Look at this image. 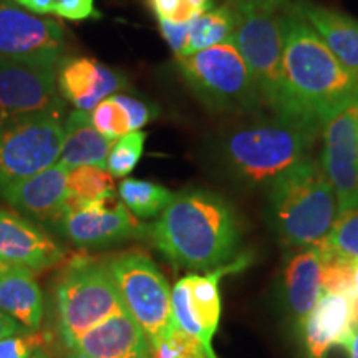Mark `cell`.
Listing matches in <instances>:
<instances>
[{"label": "cell", "instance_id": "17", "mask_svg": "<svg viewBox=\"0 0 358 358\" xmlns=\"http://www.w3.org/2000/svg\"><path fill=\"white\" fill-rule=\"evenodd\" d=\"M301 329L307 358H327L330 348L345 347L358 329V310L345 295L324 292Z\"/></svg>", "mask_w": 358, "mask_h": 358}, {"label": "cell", "instance_id": "16", "mask_svg": "<svg viewBox=\"0 0 358 358\" xmlns=\"http://www.w3.org/2000/svg\"><path fill=\"white\" fill-rule=\"evenodd\" d=\"M127 87L123 71L98 64L95 58L66 57L57 70L58 93L77 110L92 111L98 103Z\"/></svg>", "mask_w": 358, "mask_h": 358}, {"label": "cell", "instance_id": "14", "mask_svg": "<svg viewBox=\"0 0 358 358\" xmlns=\"http://www.w3.org/2000/svg\"><path fill=\"white\" fill-rule=\"evenodd\" d=\"M138 224L123 203L115 196L66 208L58 219V231L70 243L82 248H100L122 243L131 237Z\"/></svg>", "mask_w": 358, "mask_h": 358}, {"label": "cell", "instance_id": "26", "mask_svg": "<svg viewBox=\"0 0 358 358\" xmlns=\"http://www.w3.org/2000/svg\"><path fill=\"white\" fill-rule=\"evenodd\" d=\"M69 206L92 203V201L115 196L113 176L105 168L78 166L69 173Z\"/></svg>", "mask_w": 358, "mask_h": 358}, {"label": "cell", "instance_id": "36", "mask_svg": "<svg viewBox=\"0 0 358 358\" xmlns=\"http://www.w3.org/2000/svg\"><path fill=\"white\" fill-rule=\"evenodd\" d=\"M290 0H227L232 7L254 8V10H275L280 12L287 7Z\"/></svg>", "mask_w": 358, "mask_h": 358}, {"label": "cell", "instance_id": "37", "mask_svg": "<svg viewBox=\"0 0 358 358\" xmlns=\"http://www.w3.org/2000/svg\"><path fill=\"white\" fill-rule=\"evenodd\" d=\"M24 7L25 10L35 13V15H47V13H53L57 0H13Z\"/></svg>", "mask_w": 358, "mask_h": 358}, {"label": "cell", "instance_id": "28", "mask_svg": "<svg viewBox=\"0 0 358 358\" xmlns=\"http://www.w3.org/2000/svg\"><path fill=\"white\" fill-rule=\"evenodd\" d=\"M146 134L141 131H131L118 138L111 145V150L106 159V169L111 176L124 178L136 168L145 150Z\"/></svg>", "mask_w": 358, "mask_h": 358}, {"label": "cell", "instance_id": "15", "mask_svg": "<svg viewBox=\"0 0 358 358\" xmlns=\"http://www.w3.org/2000/svg\"><path fill=\"white\" fill-rule=\"evenodd\" d=\"M64 259V248L29 219L0 209V266L42 272Z\"/></svg>", "mask_w": 358, "mask_h": 358}, {"label": "cell", "instance_id": "21", "mask_svg": "<svg viewBox=\"0 0 358 358\" xmlns=\"http://www.w3.org/2000/svg\"><path fill=\"white\" fill-rule=\"evenodd\" d=\"M284 289L290 313L299 327L319 302L322 289V250L319 245L297 248L284 268Z\"/></svg>", "mask_w": 358, "mask_h": 358}, {"label": "cell", "instance_id": "10", "mask_svg": "<svg viewBox=\"0 0 358 358\" xmlns=\"http://www.w3.org/2000/svg\"><path fill=\"white\" fill-rule=\"evenodd\" d=\"M245 264V259L237 257L234 262L208 271L206 274H189L178 280L171 290L174 322L179 329L199 340L208 358H217L213 338L221 319L219 280L222 275L239 271Z\"/></svg>", "mask_w": 358, "mask_h": 358}, {"label": "cell", "instance_id": "2", "mask_svg": "<svg viewBox=\"0 0 358 358\" xmlns=\"http://www.w3.org/2000/svg\"><path fill=\"white\" fill-rule=\"evenodd\" d=\"M156 248L178 266L214 271L237 259L241 224L227 199L206 189H187L171 203L150 227Z\"/></svg>", "mask_w": 358, "mask_h": 358}, {"label": "cell", "instance_id": "23", "mask_svg": "<svg viewBox=\"0 0 358 358\" xmlns=\"http://www.w3.org/2000/svg\"><path fill=\"white\" fill-rule=\"evenodd\" d=\"M113 141L93 127L90 111L73 110L64 123V145L58 163L69 169L78 166L106 168Z\"/></svg>", "mask_w": 358, "mask_h": 358}, {"label": "cell", "instance_id": "1", "mask_svg": "<svg viewBox=\"0 0 358 358\" xmlns=\"http://www.w3.org/2000/svg\"><path fill=\"white\" fill-rule=\"evenodd\" d=\"M284 15V78L279 116L322 134L330 115L358 93V77L289 6Z\"/></svg>", "mask_w": 358, "mask_h": 358}, {"label": "cell", "instance_id": "5", "mask_svg": "<svg viewBox=\"0 0 358 358\" xmlns=\"http://www.w3.org/2000/svg\"><path fill=\"white\" fill-rule=\"evenodd\" d=\"M176 66L192 95L209 111L248 116L261 113L266 106L232 40L176 57Z\"/></svg>", "mask_w": 358, "mask_h": 358}, {"label": "cell", "instance_id": "13", "mask_svg": "<svg viewBox=\"0 0 358 358\" xmlns=\"http://www.w3.org/2000/svg\"><path fill=\"white\" fill-rule=\"evenodd\" d=\"M64 45L65 30L57 20L0 0V57L58 62Z\"/></svg>", "mask_w": 358, "mask_h": 358}, {"label": "cell", "instance_id": "4", "mask_svg": "<svg viewBox=\"0 0 358 358\" xmlns=\"http://www.w3.org/2000/svg\"><path fill=\"white\" fill-rule=\"evenodd\" d=\"M268 214L289 248L315 245L325 239L337 219L338 204L320 159H303L268 187Z\"/></svg>", "mask_w": 358, "mask_h": 358}, {"label": "cell", "instance_id": "3", "mask_svg": "<svg viewBox=\"0 0 358 358\" xmlns=\"http://www.w3.org/2000/svg\"><path fill=\"white\" fill-rule=\"evenodd\" d=\"M227 128L216 145L224 171L249 187H271L295 164L310 158L319 131L272 113H254Z\"/></svg>", "mask_w": 358, "mask_h": 358}, {"label": "cell", "instance_id": "12", "mask_svg": "<svg viewBox=\"0 0 358 358\" xmlns=\"http://www.w3.org/2000/svg\"><path fill=\"white\" fill-rule=\"evenodd\" d=\"M322 166L337 196L338 213L358 206V93L340 105L322 128Z\"/></svg>", "mask_w": 358, "mask_h": 358}, {"label": "cell", "instance_id": "22", "mask_svg": "<svg viewBox=\"0 0 358 358\" xmlns=\"http://www.w3.org/2000/svg\"><path fill=\"white\" fill-rule=\"evenodd\" d=\"M0 312L12 317L30 332L40 329L45 302L32 271L0 266Z\"/></svg>", "mask_w": 358, "mask_h": 358}, {"label": "cell", "instance_id": "34", "mask_svg": "<svg viewBox=\"0 0 358 358\" xmlns=\"http://www.w3.org/2000/svg\"><path fill=\"white\" fill-rule=\"evenodd\" d=\"M53 13L62 19L73 22L101 17L95 7V0H57Z\"/></svg>", "mask_w": 358, "mask_h": 358}, {"label": "cell", "instance_id": "40", "mask_svg": "<svg viewBox=\"0 0 358 358\" xmlns=\"http://www.w3.org/2000/svg\"><path fill=\"white\" fill-rule=\"evenodd\" d=\"M353 287H355V297L358 301V259H355V267H353Z\"/></svg>", "mask_w": 358, "mask_h": 358}, {"label": "cell", "instance_id": "11", "mask_svg": "<svg viewBox=\"0 0 358 358\" xmlns=\"http://www.w3.org/2000/svg\"><path fill=\"white\" fill-rule=\"evenodd\" d=\"M62 108L57 62L0 57V122Z\"/></svg>", "mask_w": 358, "mask_h": 358}, {"label": "cell", "instance_id": "35", "mask_svg": "<svg viewBox=\"0 0 358 358\" xmlns=\"http://www.w3.org/2000/svg\"><path fill=\"white\" fill-rule=\"evenodd\" d=\"M158 29L163 38L166 40L169 48L176 57L187 55V42H189V22L187 24H174V22L159 20Z\"/></svg>", "mask_w": 358, "mask_h": 358}, {"label": "cell", "instance_id": "20", "mask_svg": "<svg viewBox=\"0 0 358 358\" xmlns=\"http://www.w3.org/2000/svg\"><path fill=\"white\" fill-rule=\"evenodd\" d=\"M289 6L320 35L340 64L358 77V20L313 0H290Z\"/></svg>", "mask_w": 358, "mask_h": 358}, {"label": "cell", "instance_id": "7", "mask_svg": "<svg viewBox=\"0 0 358 358\" xmlns=\"http://www.w3.org/2000/svg\"><path fill=\"white\" fill-rule=\"evenodd\" d=\"M120 297L131 319L153 347L176 327L171 308V289L153 259L129 250L106 261Z\"/></svg>", "mask_w": 358, "mask_h": 358}, {"label": "cell", "instance_id": "31", "mask_svg": "<svg viewBox=\"0 0 358 358\" xmlns=\"http://www.w3.org/2000/svg\"><path fill=\"white\" fill-rule=\"evenodd\" d=\"M153 358H208L203 345L176 325L168 337L151 347Z\"/></svg>", "mask_w": 358, "mask_h": 358}, {"label": "cell", "instance_id": "25", "mask_svg": "<svg viewBox=\"0 0 358 358\" xmlns=\"http://www.w3.org/2000/svg\"><path fill=\"white\" fill-rule=\"evenodd\" d=\"M118 194L133 216L150 219L159 216L166 209L174 192L156 182L129 178L118 186Z\"/></svg>", "mask_w": 358, "mask_h": 358}, {"label": "cell", "instance_id": "6", "mask_svg": "<svg viewBox=\"0 0 358 358\" xmlns=\"http://www.w3.org/2000/svg\"><path fill=\"white\" fill-rule=\"evenodd\" d=\"M58 332L69 348L110 317L124 313L108 264L90 257L73 259L62 272L55 289Z\"/></svg>", "mask_w": 358, "mask_h": 358}, {"label": "cell", "instance_id": "30", "mask_svg": "<svg viewBox=\"0 0 358 358\" xmlns=\"http://www.w3.org/2000/svg\"><path fill=\"white\" fill-rule=\"evenodd\" d=\"M156 19L187 24L194 17L214 8V0H146Z\"/></svg>", "mask_w": 358, "mask_h": 358}, {"label": "cell", "instance_id": "19", "mask_svg": "<svg viewBox=\"0 0 358 358\" xmlns=\"http://www.w3.org/2000/svg\"><path fill=\"white\" fill-rule=\"evenodd\" d=\"M70 350V358H153L150 340L128 312L93 327Z\"/></svg>", "mask_w": 358, "mask_h": 358}, {"label": "cell", "instance_id": "41", "mask_svg": "<svg viewBox=\"0 0 358 358\" xmlns=\"http://www.w3.org/2000/svg\"><path fill=\"white\" fill-rule=\"evenodd\" d=\"M30 358H52L50 355H48V353H47V350H43V347L42 348H38V350L37 352H35L34 353V355L32 357H30Z\"/></svg>", "mask_w": 358, "mask_h": 358}, {"label": "cell", "instance_id": "38", "mask_svg": "<svg viewBox=\"0 0 358 358\" xmlns=\"http://www.w3.org/2000/svg\"><path fill=\"white\" fill-rule=\"evenodd\" d=\"M20 332H25L24 327H22L17 320H13L12 317L6 315L3 312H0V340Z\"/></svg>", "mask_w": 358, "mask_h": 358}, {"label": "cell", "instance_id": "33", "mask_svg": "<svg viewBox=\"0 0 358 358\" xmlns=\"http://www.w3.org/2000/svg\"><path fill=\"white\" fill-rule=\"evenodd\" d=\"M111 96L127 111L131 131H140L143 127H146L151 120L158 116V108H156L153 103H148L143 98L128 95V93H115Z\"/></svg>", "mask_w": 358, "mask_h": 358}, {"label": "cell", "instance_id": "24", "mask_svg": "<svg viewBox=\"0 0 358 358\" xmlns=\"http://www.w3.org/2000/svg\"><path fill=\"white\" fill-rule=\"evenodd\" d=\"M234 34V10L229 3L201 13L189 22L187 55L224 43Z\"/></svg>", "mask_w": 358, "mask_h": 358}, {"label": "cell", "instance_id": "9", "mask_svg": "<svg viewBox=\"0 0 358 358\" xmlns=\"http://www.w3.org/2000/svg\"><path fill=\"white\" fill-rule=\"evenodd\" d=\"M232 10L234 34L231 40L243 55L266 108L277 115L284 78V10L239 7H232Z\"/></svg>", "mask_w": 358, "mask_h": 358}, {"label": "cell", "instance_id": "27", "mask_svg": "<svg viewBox=\"0 0 358 358\" xmlns=\"http://www.w3.org/2000/svg\"><path fill=\"white\" fill-rule=\"evenodd\" d=\"M317 245L329 252L358 259V206L338 213L332 229Z\"/></svg>", "mask_w": 358, "mask_h": 358}, {"label": "cell", "instance_id": "32", "mask_svg": "<svg viewBox=\"0 0 358 358\" xmlns=\"http://www.w3.org/2000/svg\"><path fill=\"white\" fill-rule=\"evenodd\" d=\"M42 345L43 337L38 330H25L0 340V358H30Z\"/></svg>", "mask_w": 358, "mask_h": 358}, {"label": "cell", "instance_id": "39", "mask_svg": "<svg viewBox=\"0 0 358 358\" xmlns=\"http://www.w3.org/2000/svg\"><path fill=\"white\" fill-rule=\"evenodd\" d=\"M343 348H345L348 358H358V329L353 332L350 340H348L347 345Z\"/></svg>", "mask_w": 358, "mask_h": 358}, {"label": "cell", "instance_id": "29", "mask_svg": "<svg viewBox=\"0 0 358 358\" xmlns=\"http://www.w3.org/2000/svg\"><path fill=\"white\" fill-rule=\"evenodd\" d=\"M90 116H92L93 127L111 141L131 133L127 111L113 96L105 98L98 103L95 108L90 111Z\"/></svg>", "mask_w": 358, "mask_h": 358}, {"label": "cell", "instance_id": "8", "mask_svg": "<svg viewBox=\"0 0 358 358\" xmlns=\"http://www.w3.org/2000/svg\"><path fill=\"white\" fill-rule=\"evenodd\" d=\"M62 145V111L22 115L0 122V194L58 163Z\"/></svg>", "mask_w": 358, "mask_h": 358}, {"label": "cell", "instance_id": "18", "mask_svg": "<svg viewBox=\"0 0 358 358\" xmlns=\"http://www.w3.org/2000/svg\"><path fill=\"white\" fill-rule=\"evenodd\" d=\"M69 168L55 163L42 173L7 187L2 198L25 216L58 222L69 206Z\"/></svg>", "mask_w": 358, "mask_h": 358}]
</instances>
